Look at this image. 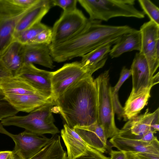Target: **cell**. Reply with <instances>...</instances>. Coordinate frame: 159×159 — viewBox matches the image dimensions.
<instances>
[{
	"instance_id": "6da1fadb",
	"label": "cell",
	"mask_w": 159,
	"mask_h": 159,
	"mask_svg": "<svg viewBox=\"0 0 159 159\" xmlns=\"http://www.w3.org/2000/svg\"><path fill=\"white\" fill-rule=\"evenodd\" d=\"M54 102L58 112L71 128L87 127L97 122V92L92 75L77 81Z\"/></svg>"
},
{
	"instance_id": "7a4b0ae2",
	"label": "cell",
	"mask_w": 159,
	"mask_h": 159,
	"mask_svg": "<svg viewBox=\"0 0 159 159\" xmlns=\"http://www.w3.org/2000/svg\"><path fill=\"white\" fill-rule=\"evenodd\" d=\"M102 21H89L84 29L72 39L55 45L50 44L53 61L62 62L81 57L105 44L119 39L133 28L127 25H103Z\"/></svg>"
},
{
	"instance_id": "3957f363",
	"label": "cell",
	"mask_w": 159,
	"mask_h": 159,
	"mask_svg": "<svg viewBox=\"0 0 159 159\" xmlns=\"http://www.w3.org/2000/svg\"><path fill=\"white\" fill-rule=\"evenodd\" d=\"M135 0H78L90 20L107 21L117 17L142 19L145 14L134 6Z\"/></svg>"
},
{
	"instance_id": "277c9868",
	"label": "cell",
	"mask_w": 159,
	"mask_h": 159,
	"mask_svg": "<svg viewBox=\"0 0 159 159\" xmlns=\"http://www.w3.org/2000/svg\"><path fill=\"white\" fill-rule=\"evenodd\" d=\"M54 102L48 103L24 116L14 115L2 119L4 126L13 125L23 128L28 131L39 135L44 134L53 135L60 132L54 124L52 114Z\"/></svg>"
},
{
	"instance_id": "5b68a950",
	"label": "cell",
	"mask_w": 159,
	"mask_h": 159,
	"mask_svg": "<svg viewBox=\"0 0 159 159\" xmlns=\"http://www.w3.org/2000/svg\"><path fill=\"white\" fill-rule=\"evenodd\" d=\"M109 80V70L101 74L94 80L97 92V122L102 127L107 139L117 135L120 131L115 124Z\"/></svg>"
},
{
	"instance_id": "8992f818",
	"label": "cell",
	"mask_w": 159,
	"mask_h": 159,
	"mask_svg": "<svg viewBox=\"0 0 159 159\" xmlns=\"http://www.w3.org/2000/svg\"><path fill=\"white\" fill-rule=\"evenodd\" d=\"M89 21L82 12L77 8L72 11L63 12L52 29L50 44H59L74 38L84 29Z\"/></svg>"
},
{
	"instance_id": "52a82bcc",
	"label": "cell",
	"mask_w": 159,
	"mask_h": 159,
	"mask_svg": "<svg viewBox=\"0 0 159 159\" xmlns=\"http://www.w3.org/2000/svg\"><path fill=\"white\" fill-rule=\"evenodd\" d=\"M89 75L80 62L75 61L64 64L52 72V97L54 102L68 88L77 81Z\"/></svg>"
},
{
	"instance_id": "ba28073f",
	"label": "cell",
	"mask_w": 159,
	"mask_h": 159,
	"mask_svg": "<svg viewBox=\"0 0 159 159\" xmlns=\"http://www.w3.org/2000/svg\"><path fill=\"white\" fill-rule=\"evenodd\" d=\"M0 133L11 137L15 143L13 152L21 159H30L38 153L49 143L50 138L26 130L14 134L4 129L0 122Z\"/></svg>"
},
{
	"instance_id": "9c48e42d",
	"label": "cell",
	"mask_w": 159,
	"mask_h": 159,
	"mask_svg": "<svg viewBox=\"0 0 159 159\" xmlns=\"http://www.w3.org/2000/svg\"><path fill=\"white\" fill-rule=\"evenodd\" d=\"M139 30L141 45L139 52L144 56L149 66L156 71L159 66V25L150 20L143 23Z\"/></svg>"
},
{
	"instance_id": "30bf717a",
	"label": "cell",
	"mask_w": 159,
	"mask_h": 159,
	"mask_svg": "<svg viewBox=\"0 0 159 159\" xmlns=\"http://www.w3.org/2000/svg\"><path fill=\"white\" fill-rule=\"evenodd\" d=\"M130 70L133 86L129 96L137 94L157 84L154 79L156 71L149 66L144 56L139 52L135 54Z\"/></svg>"
},
{
	"instance_id": "8fae6325",
	"label": "cell",
	"mask_w": 159,
	"mask_h": 159,
	"mask_svg": "<svg viewBox=\"0 0 159 159\" xmlns=\"http://www.w3.org/2000/svg\"><path fill=\"white\" fill-rule=\"evenodd\" d=\"M52 72L39 69L33 64H24L15 76L26 81L38 93L48 98H52Z\"/></svg>"
},
{
	"instance_id": "7c38bea8",
	"label": "cell",
	"mask_w": 159,
	"mask_h": 159,
	"mask_svg": "<svg viewBox=\"0 0 159 159\" xmlns=\"http://www.w3.org/2000/svg\"><path fill=\"white\" fill-rule=\"evenodd\" d=\"M109 141L113 147L124 152L159 154V142L157 137L152 142L147 143L118 134L111 138Z\"/></svg>"
},
{
	"instance_id": "4fadbf2b",
	"label": "cell",
	"mask_w": 159,
	"mask_h": 159,
	"mask_svg": "<svg viewBox=\"0 0 159 159\" xmlns=\"http://www.w3.org/2000/svg\"><path fill=\"white\" fill-rule=\"evenodd\" d=\"M21 52L24 64H37L50 69L55 66L50 55L49 45L22 44Z\"/></svg>"
},
{
	"instance_id": "5bb4252c",
	"label": "cell",
	"mask_w": 159,
	"mask_h": 159,
	"mask_svg": "<svg viewBox=\"0 0 159 159\" xmlns=\"http://www.w3.org/2000/svg\"><path fill=\"white\" fill-rule=\"evenodd\" d=\"M157 122H159V108L152 113L148 108L143 114L128 120L120 130L124 133L140 136L151 130L152 125Z\"/></svg>"
},
{
	"instance_id": "9a60e30c",
	"label": "cell",
	"mask_w": 159,
	"mask_h": 159,
	"mask_svg": "<svg viewBox=\"0 0 159 159\" xmlns=\"http://www.w3.org/2000/svg\"><path fill=\"white\" fill-rule=\"evenodd\" d=\"M29 8L18 13L0 12V55L14 40L16 25Z\"/></svg>"
},
{
	"instance_id": "2e32d148",
	"label": "cell",
	"mask_w": 159,
	"mask_h": 159,
	"mask_svg": "<svg viewBox=\"0 0 159 159\" xmlns=\"http://www.w3.org/2000/svg\"><path fill=\"white\" fill-rule=\"evenodd\" d=\"M5 99L17 111L30 113L48 103L54 102L52 98H48L39 93L4 96Z\"/></svg>"
},
{
	"instance_id": "e0dca14e",
	"label": "cell",
	"mask_w": 159,
	"mask_h": 159,
	"mask_svg": "<svg viewBox=\"0 0 159 159\" xmlns=\"http://www.w3.org/2000/svg\"><path fill=\"white\" fill-rule=\"evenodd\" d=\"M74 129L88 146L102 153L106 151L107 139L102 127L97 122L88 126H77Z\"/></svg>"
},
{
	"instance_id": "ac0fdd59",
	"label": "cell",
	"mask_w": 159,
	"mask_h": 159,
	"mask_svg": "<svg viewBox=\"0 0 159 159\" xmlns=\"http://www.w3.org/2000/svg\"><path fill=\"white\" fill-rule=\"evenodd\" d=\"M53 7L51 0H38L28 9L19 21L16 28L14 35L41 22L43 17Z\"/></svg>"
},
{
	"instance_id": "d6986e66",
	"label": "cell",
	"mask_w": 159,
	"mask_h": 159,
	"mask_svg": "<svg viewBox=\"0 0 159 159\" xmlns=\"http://www.w3.org/2000/svg\"><path fill=\"white\" fill-rule=\"evenodd\" d=\"M119 39L102 45L81 57L80 62L89 75H92L95 71L103 66L111 46Z\"/></svg>"
},
{
	"instance_id": "ffe728a7",
	"label": "cell",
	"mask_w": 159,
	"mask_h": 159,
	"mask_svg": "<svg viewBox=\"0 0 159 159\" xmlns=\"http://www.w3.org/2000/svg\"><path fill=\"white\" fill-rule=\"evenodd\" d=\"M141 35L140 31L133 29L123 35L111 49L109 54L112 58L118 57L123 53L140 50Z\"/></svg>"
},
{
	"instance_id": "44dd1931",
	"label": "cell",
	"mask_w": 159,
	"mask_h": 159,
	"mask_svg": "<svg viewBox=\"0 0 159 159\" xmlns=\"http://www.w3.org/2000/svg\"><path fill=\"white\" fill-rule=\"evenodd\" d=\"M61 133L67 148V159H73L85 152L88 145L74 129L66 124Z\"/></svg>"
},
{
	"instance_id": "7402d4cb",
	"label": "cell",
	"mask_w": 159,
	"mask_h": 159,
	"mask_svg": "<svg viewBox=\"0 0 159 159\" xmlns=\"http://www.w3.org/2000/svg\"><path fill=\"white\" fill-rule=\"evenodd\" d=\"M0 93L5 96L39 93L23 78L17 76H12L0 81Z\"/></svg>"
},
{
	"instance_id": "603a6c76",
	"label": "cell",
	"mask_w": 159,
	"mask_h": 159,
	"mask_svg": "<svg viewBox=\"0 0 159 159\" xmlns=\"http://www.w3.org/2000/svg\"><path fill=\"white\" fill-rule=\"evenodd\" d=\"M22 44L14 40L1 55L2 61L5 67L15 76L24 63L21 52Z\"/></svg>"
},
{
	"instance_id": "cb8c5ba5",
	"label": "cell",
	"mask_w": 159,
	"mask_h": 159,
	"mask_svg": "<svg viewBox=\"0 0 159 159\" xmlns=\"http://www.w3.org/2000/svg\"><path fill=\"white\" fill-rule=\"evenodd\" d=\"M149 88L132 96H129L123 107L124 121L127 120L138 115L141 111L148 104L151 97Z\"/></svg>"
},
{
	"instance_id": "d4e9b609",
	"label": "cell",
	"mask_w": 159,
	"mask_h": 159,
	"mask_svg": "<svg viewBox=\"0 0 159 159\" xmlns=\"http://www.w3.org/2000/svg\"><path fill=\"white\" fill-rule=\"evenodd\" d=\"M30 159H67L59 135H53L49 143L38 153Z\"/></svg>"
},
{
	"instance_id": "484cf974",
	"label": "cell",
	"mask_w": 159,
	"mask_h": 159,
	"mask_svg": "<svg viewBox=\"0 0 159 159\" xmlns=\"http://www.w3.org/2000/svg\"><path fill=\"white\" fill-rule=\"evenodd\" d=\"M48 27L41 22L38 23L14 35V40L22 44L29 43L40 33Z\"/></svg>"
},
{
	"instance_id": "4316f807",
	"label": "cell",
	"mask_w": 159,
	"mask_h": 159,
	"mask_svg": "<svg viewBox=\"0 0 159 159\" xmlns=\"http://www.w3.org/2000/svg\"><path fill=\"white\" fill-rule=\"evenodd\" d=\"M143 11L152 21L159 25V8L149 0H139Z\"/></svg>"
},
{
	"instance_id": "83f0119b",
	"label": "cell",
	"mask_w": 159,
	"mask_h": 159,
	"mask_svg": "<svg viewBox=\"0 0 159 159\" xmlns=\"http://www.w3.org/2000/svg\"><path fill=\"white\" fill-rule=\"evenodd\" d=\"M18 112L5 99L4 96L0 93V120L16 115Z\"/></svg>"
},
{
	"instance_id": "f1b7e54d",
	"label": "cell",
	"mask_w": 159,
	"mask_h": 159,
	"mask_svg": "<svg viewBox=\"0 0 159 159\" xmlns=\"http://www.w3.org/2000/svg\"><path fill=\"white\" fill-rule=\"evenodd\" d=\"M52 29L48 27L40 33L29 43L50 45L52 42Z\"/></svg>"
},
{
	"instance_id": "f546056e",
	"label": "cell",
	"mask_w": 159,
	"mask_h": 159,
	"mask_svg": "<svg viewBox=\"0 0 159 159\" xmlns=\"http://www.w3.org/2000/svg\"><path fill=\"white\" fill-rule=\"evenodd\" d=\"M102 153L88 146L85 152L73 159H109Z\"/></svg>"
},
{
	"instance_id": "4dcf8cb0",
	"label": "cell",
	"mask_w": 159,
	"mask_h": 159,
	"mask_svg": "<svg viewBox=\"0 0 159 159\" xmlns=\"http://www.w3.org/2000/svg\"><path fill=\"white\" fill-rule=\"evenodd\" d=\"M51 1L53 6H59L64 12L72 11L77 9V0H51Z\"/></svg>"
},
{
	"instance_id": "1f68e13d",
	"label": "cell",
	"mask_w": 159,
	"mask_h": 159,
	"mask_svg": "<svg viewBox=\"0 0 159 159\" xmlns=\"http://www.w3.org/2000/svg\"><path fill=\"white\" fill-rule=\"evenodd\" d=\"M131 75L130 70L124 66L122 69L120 78L117 83L114 87H111V93H118V92L120 87L125 80Z\"/></svg>"
},
{
	"instance_id": "d6a6232c",
	"label": "cell",
	"mask_w": 159,
	"mask_h": 159,
	"mask_svg": "<svg viewBox=\"0 0 159 159\" xmlns=\"http://www.w3.org/2000/svg\"><path fill=\"white\" fill-rule=\"evenodd\" d=\"M154 133L151 130L140 136L132 135L131 138L147 143H151L156 137H155Z\"/></svg>"
},
{
	"instance_id": "836d02e7",
	"label": "cell",
	"mask_w": 159,
	"mask_h": 159,
	"mask_svg": "<svg viewBox=\"0 0 159 159\" xmlns=\"http://www.w3.org/2000/svg\"><path fill=\"white\" fill-rule=\"evenodd\" d=\"M12 76L13 75L5 66L0 55V81L4 78Z\"/></svg>"
},
{
	"instance_id": "e575fe53",
	"label": "cell",
	"mask_w": 159,
	"mask_h": 159,
	"mask_svg": "<svg viewBox=\"0 0 159 159\" xmlns=\"http://www.w3.org/2000/svg\"><path fill=\"white\" fill-rule=\"evenodd\" d=\"M110 154L109 159H126V158L125 152L119 150H111Z\"/></svg>"
},
{
	"instance_id": "d590c367",
	"label": "cell",
	"mask_w": 159,
	"mask_h": 159,
	"mask_svg": "<svg viewBox=\"0 0 159 159\" xmlns=\"http://www.w3.org/2000/svg\"><path fill=\"white\" fill-rule=\"evenodd\" d=\"M135 153L142 159H159V154L148 152H139Z\"/></svg>"
},
{
	"instance_id": "8d00e7d4",
	"label": "cell",
	"mask_w": 159,
	"mask_h": 159,
	"mask_svg": "<svg viewBox=\"0 0 159 159\" xmlns=\"http://www.w3.org/2000/svg\"><path fill=\"white\" fill-rule=\"evenodd\" d=\"M13 154V151H0V159H11Z\"/></svg>"
},
{
	"instance_id": "74e56055",
	"label": "cell",
	"mask_w": 159,
	"mask_h": 159,
	"mask_svg": "<svg viewBox=\"0 0 159 159\" xmlns=\"http://www.w3.org/2000/svg\"><path fill=\"white\" fill-rule=\"evenodd\" d=\"M128 159H142L135 153L130 152H125Z\"/></svg>"
},
{
	"instance_id": "f35d334b",
	"label": "cell",
	"mask_w": 159,
	"mask_h": 159,
	"mask_svg": "<svg viewBox=\"0 0 159 159\" xmlns=\"http://www.w3.org/2000/svg\"><path fill=\"white\" fill-rule=\"evenodd\" d=\"M11 159H21L17 155L14 153Z\"/></svg>"
},
{
	"instance_id": "ab89813d",
	"label": "cell",
	"mask_w": 159,
	"mask_h": 159,
	"mask_svg": "<svg viewBox=\"0 0 159 159\" xmlns=\"http://www.w3.org/2000/svg\"><path fill=\"white\" fill-rule=\"evenodd\" d=\"M126 159H128V158H127V157H126Z\"/></svg>"
}]
</instances>
